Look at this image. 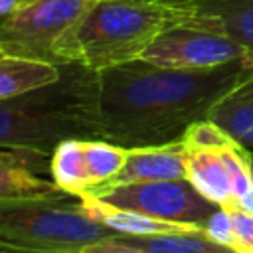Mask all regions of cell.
<instances>
[{
  "label": "cell",
  "instance_id": "8fae6325",
  "mask_svg": "<svg viewBox=\"0 0 253 253\" xmlns=\"http://www.w3.org/2000/svg\"><path fill=\"white\" fill-rule=\"evenodd\" d=\"M49 174V156L30 150H0V198L53 196L61 194Z\"/></svg>",
  "mask_w": 253,
  "mask_h": 253
},
{
  "label": "cell",
  "instance_id": "7a4b0ae2",
  "mask_svg": "<svg viewBox=\"0 0 253 253\" xmlns=\"http://www.w3.org/2000/svg\"><path fill=\"white\" fill-rule=\"evenodd\" d=\"M57 81L0 99V148L51 156L71 138H97V71L59 65Z\"/></svg>",
  "mask_w": 253,
  "mask_h": 253
},
{
  "label": "cell",
  "instance_id": "277c9868",
  "mask_svg": "<svg viewBox=\"0 0 253 253\" xmlns=\"http://www.w3.org/2000/svg\"><path fill=\"white\" fill-rule=\"evenodd\" d=\"M67 192L0 198V253H79L121 233L89 217Z\"/></svg>",
  "mask_w": 253,
  "mask_h": 253
},
{
  "label": "cell",
  "instance_id": "ffe728a7",
  "mask_svg": "<svg viewBox=\"0 0 253 253\" xmlns=\"http://www.w3.org/2000/svg\"><path fill=\"white\" fill-rule=\"evenodd\" d=\"M150 2H168V4H188L194 0H150Z\"/></svg>",
  "mask_w": 253,
  "mask_h": 253
},
{
  "label": "cell",
  "instance_id": "8992f818",
  "mask_svg": "<svg viewBox=\"0 0 253 253\" xmlns=\"http://www.w3.org/2000/svg\"><path fill=\"white\" fill-rule=\"evenodd\" d=\"M87 192L115 208L196 229H206L219 211V206L204 198L188 180L103 184Z\"/></svg>",
  "mask_w": 253,
  "mask_h": 253
},
{
  "label": "cell",
  "instance_id": "52a82bcc",
  "mask_svg": "<svg viewBox=\"0 0 253 253\" xmlns=\"http://www.w3.org/2000/svg\"><path fill=\"white\" fill-rule=\"evenodd\" d=\"M188 182L221 210L237 206L253 213L249 150L231 136L217 146H186Z\"/></svg>",
  "mask_w": 253,
  "mask_h": 253
},
{
  "label": "cell",
  "instance_id": "5bb4252c",
  "mask_svg": "<svg viewBox=\"0 0 253 253\" xmlns=\"http://www.w3.org/2000/svg\"><path fill=\"white\" fill-rule=\"evenodd\" d=\"M85 213L93 217L95 221L111 227L113 231L121 235H148V233H166V231H190L196 227H186V225H174V223H164L152 217H144L140 213H132L121 208H115L91 192H83L77 196Z\"/></svg>",
  "mask_w": 253,
  "mask_h": 253
},
{
  "label": "cell",
  "instance_id": "3957f363",
  "mask_svg": "<svg viewBox=\"0 0 253 253\" xmlns=\"http://www.w3.org/2000/svg\"><path fill=\"white\" fill-rule=\"evenodd\" d=\"M186 16L180 4L150 0H97L57 47V65L81 63L103 71L140 59L148 45Z\"/></svg>",
  "mask_w": 253,
  "mask_h": 253
},
{
  "label": "cell",
  "instance_id": "ba28073f",
  "mask_svg": "<svg viewBox=\"0 0 253 253\" xmlns=\"http://www.w3.org/2000/svg\"><path fill=\"white\" fill-rule=\"evenodd\" d=\"M180 6L186 16L168 26L148 45L140 59L172 69H210L249 55L235 40L202 24L184 4Z\"/></svg>",
  "mask_w": 253,
  "mask_h": 253
},
{
  "label": "cell",
  "instance_id": "7c38bea8",
  "mask_svg": "<svg viewBox=\"0 0 253 253\" xmlns=\"http://www.w3.org/2000/svg\"><path fill=\"white\" fill-rule=\"evenodd\" d=\"M184 6L196 20L223 32L253 57V0H194Z\"/></svg>",
  "mask_w": 253,
  "mask_h": 253
},
{
  "label": "cell",
  "instance_id": "9c48e42d",
  "mask_svg": "<svg viewBox=\"0 0 253 253\" xmlns=\"http://www.w3.org/2000/svg\"><path fill=\"white\" fill-rule=\"evenodd\" d=\"M125 160V146L101 138H71L51 152L49 176L59 190L79 196L115 178Z\"/></svg>",
  "mask_w": 253,
  "mask_h": 253
},
{
  "label": "cell",
  "instance_id": "e0dca14e",
  "mask_svg": "<svg viewBox=\"0 0 253 253\" xmlns=\"http://www.w3.org/2000/svg\"><path fill=\"white\" fill-rule=\"evenodd\" d=\"M206 231L229 245L235 253H253V213L231 206L219 211L208 221Z\"/></svg>",
  "mask_w": 253,
  "mask_h": 253
},
{
  "label": "cell",
  "instance_id": "9a60e30c",
  "mask_svg": "<svg viewBox=\"0 0 253 253\" xmlns=\"http://www.w3.org/2000/svg\"><path fill=\"white\" fill-rule=\"evenodd\" d=\"M123 243L144 253H235L229 245L213 239L206 229L166 231L148 235H117Z\"/></svg>",
  "mask_w": 253,
  "mask_h": 253
},
{
  "label": "cell",
  "instance_id": "2e32d148",
  "mask_svg": "<svg viewBox=\"0 0 253 253\" xmlns=\"http://www.w3.org/2000/svg\"><path fill=\"white\" fill-rule=\"evenodd\" d=\"M59 65L0 53V99H10L57 81Z\"/></svg>",
  "mask_w": 253,
  "mask_h": 253
},
{
  "label": "cell",
  "instance_id": "ac0fdd59",
  "mask_svg": "<svg viewBox=\"0 0 253 253\" xmlns=\"http://www.w3.org/2000/svg\"><path fill=\"white\" fill-rule=\"evenodd\" d=\"M79 253H144V251L123 243L119 237H107V239H101V241H95L83 247Z\"/></svg>",
  "mask_w": 253,
  "mask_h": 253
},
{
  "label": "cell",
  "instance_id": "30bf717a",
  "mask_svg": "<svg viewBox=\"0 0 253 253\" xmlns=\"http://www.w3.org/2000/svg\"><path fill=\"white\" fill-rule=\"evenodd\" d=\"M186 152L188 148L182 138L166 142V144L126 148L125 166L107 184L188 180Z\"/></svg>",
  "mask_w": 253,
  "mask_h": 253
},
{
  "label": "cell",
  "instance_id": "6da1fadb",
  "mask_svg": "<svg viewBox=\"0 0 253 253\" xmlns=\"http://www.w3.org/2000/svg\"><path fill=\"white\" fill-rule=\"evenodd\" d=\"M253 67L241 57L210 69H172L134 59L97 71V138L125 148L166 144L198 121Z\"/></svg>",
  "mask_w": 253,
  "mask_h": 253
},
{
  "label": "cell",
  "instance_id": "5b68a950",
  "mask_svg": "<svg viewBox=\"0 0 253 253\" xmlns=\"http://www.w3.org/2000/svg\"><path fill=\"white\" fill-rule=\"evenodd\" d=\"M97 0H24L0 18V53L57 65V47Z\"/></svg>",
  "mask_w": 253,
  "mask_h": 253
},
{
  "label": "cell",
  "instance_id": "4fadbf2b",
  "mask_svg": "<svg viewBox=\"0 0 253 253\" xmlns=\"http://www.w3.org/2000/svg\"><path fill=\"white\" fill-rule=\"evenodd\" d=\"M208 119L245 148L253 146V67L215 103Z\"/></svg>",
  "mask_w": 253,
  "mask_h": 253
},
{
  "label": "cell",
  "instance_id": "d6986e66",
  "mask_svg": "<svg viewBox=\"0 0 253 253\" xmlns=\"http://www.w3.org/2000/svg\"><path fill=\"white\" fill-rule=\"evenodd\" d=\"M22 2L24 0H0V18L10 14V12H14Z\"/></svg>",
  "mask_w": 253,
  "mask_h": 253
}]
</instances>
